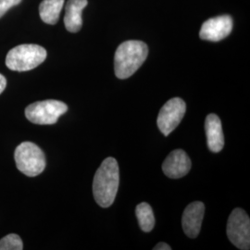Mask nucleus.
Returning <instances> with one entry per match:
<instances>
[{"label":"nucleus","mask_w":250,"mask_h":250,"mask_svg":"<svg viewBox=\"0 0 250 250\" xmlns=\"http://www.w3.org/2000/svg\"><path fill=\"white\" fill-rule=\"evenodd\" d=\"M120 184L119 165L114 158H107L97 170L93 182L96 202L102 208L112 205Z\"/></svg>","instance_id":"obj_1"},{"label":"nucleus","mask_w":250,"mask_h":250,"mask_svg":"<svg viewBox=\"0 0 250 250\" xmlns=\"http://www.w3.org/2000/svg\"><path fill=\"white\" fill-rule=\"evenodd\" d=\"M148 47L146 43L129 40L118 46L114 57V70L119 79L131 77L147 58Z\"/></svg>","instance_id":"obj_2"},{"label":"nucleus","mask_w":250,"mask_h":250,"mask_svg":"<svg viewBox=\"0 0 250 250\" xmlns=\"http://www.w3.org/2000/svg\"><path fill=\"white\" fill-rule=\"evenodd\" d=\"M46 56V50L41 45H20L9 50L6 58V65L11 71L27 72L44 62Z\"/></svg>","instance_id":"obj_3"},{"label":"nucleus","mask_w":250,"mask_h":250,"mask_svg":"<svg viewBox=\"0 0 250 250\" xmlns=\"http://www.w3.org/2000/svg\"><path fill=\"white\" fill-rule=\"evenodd\" d=\"M14 160L17 169L29 177L42 173L46 164L43 150L36 144L28 141L20 144L16 147Z\"/></svg>","instance_id":"obj_4"},{"label":"nucleus","mask_w":250,"mask_h":250,"mask_svg":"<svg viewBox=\"0 0 250 250\" xmlns=\"http://www.w3.org/2000/svg\"><path fill=\"white\" fill-rule=\"evenodd\" d=\"M67 110L68 106L62 101L48 99L27 106L25 117L28 121L36 125H54Z\"/></svg>","instance_id":"obj_5"},{"label":"nucleus","mask_w":250,"mask_h":250,"mask_svg":"<svg viewBox=\"0 0 250 250\" xmlns=\"http://www.w3.org/2000/svg\"><path fill=\"white\" fill-rule=\"evenodd\" d=\"M227 235L229 240L237 249H250V219L242 208H234L227 223Z\"/></svg>","instance_id":"obj_6"},{"label":"nucleus","mask_w":250,"mask_h":250,"mask_svg":"<svg viewBox=\"0 0 250 250\" xmlns=\"http://www.w3.org/2000/svg\"><path fill=\"white\" fill-rule=\"evenodd\" d=\"M186 102L180 98H173L164 104L157 119V125L165 136L175 130L186 114Z\"/></svg>","instance_id":"obj_7"},{"label":"nucleus","mask_w":250,"mask_h":250,"mask_svg":"<svg viewBox=\"0 0 250 250\" xmlns=\"http://www.w3.org/2000/svg\"><path fill=\"white\" fill-rule=\"evenodd\" d=\"M232 29V18L229 15H222L206 21L200 29L199 36L202 40L218 42L229 36Z\"/></svg>","instance_id":"obj_8"},{"label":"nucleus","mask_w":250,"mask_h":250,"mask_svg":"<svg viewBox=\"0 0 250 250\" xmlns=\"http://www.w3.org/2000/svg\"><path fill=\"white\" fill-rule=\"evenodd\" d=\"M191 165L192 163L188 154L183 149H175L170 152L163 161L162 170L169 178H182L189 172Z\"/></svg>","instance_id":"obj_9"},{"label":"nucleus","mask_w":250,"mask_h":250,"mask_svg":"<svg viewBox=\"0 0 250 250\" xmlns=\"http://www.w3.org/2000/svg\"><path fill=\"white\" fill-rule=\"evenodd\" d=\"M205 212V206L200 202L196 201L186 208L183 218L182 224L185 233L190 238H196L200 232L202 221Z\"/></svg>","instance_id":"obj_10"},{"label":"nucleus","mask_w":250,"mask_h":250,"mask_svg":"<svg viewBox=\"0 0 250 250\" xmlns=\"http://www.w3.org/2000/svg\"><path fill=\"white\" fill-rule=\"evenodd\" d=\"M205 131L208 147L210 151L218 153L224 146V135L222 122L216 114H208L206 118Z\"/></svg>","instance_id":"obj_11"},{"label":"nucleus","mask_w":250,"mask_h":250,"mask_svg":"<svg viewBox=\"0 0 250 250\" xmlns=\"http://www.w3.org/2000/svg\"><path fill=\"white\" fill-rule=\"evenodd\" d=\"M87 0H69L66 5L64 24L71 33H77L83 26L82 12L87 6Z\"/></svg>","instance_id":"obj_12"},{"label":"nucleus","mask_w":250,"mask_h":250,"mask_svg":"<svg viewBox=\"0 0 250 250\" xmlns=\"http://www.w3.org/2000/svg\"><path fill=\"white\" fill-rule=\"evenodd\" d=\"M64 0H43L39 6L41 20L47 24H56L60 19Z\"/></svg>","instance_id":"obj_13"},{"label":"nucleus","mask_w":250,"mask_h":250,"mask_svg":"<svg viewBox=\"0 0 250 250\" xmlns=\"http://www.w3.org/2000/svg\"><path fill=\"white\" fill-rule=\"evenodd\" d=\"M135 214L141 230L146 232L152 231L155 226V217L150 205L146 202L140 203L135 208Z\"/></svg>","instance_id":"obj_14"},{"label":"nucleus","mask_w":250,"mask_h":250,"mask_svg":"<svg viewBox=\"0 0 250 250\" xmlns=\"http://www.w3.org/2000/svg\"><path fill=\"white\" fill-rule=\"evenodd\" d=\"M23 250V244L16 233H10L0 240V250Z\"/></svg>","instance_id":"obj_15"},{"label":"nucleus","mask_w":250,"mask_h":250,"mask_svg":"<svg viewBox=\"0 0 250 250\" xmlns=\"http://www.w3.org/2000/svg\"><path fill=\"white\" fill-rule=\"evenodd\" d=\"M21 0H0V18L14 6H17Z\"/></svg>","instance_id":"obj_16"},{"label":"nucleus","mask_w":250,"mask_h":250,"mask_svg":"<svg viewBox=\"0 0 250 250\" xmlns=\"http://www.w3.org/2000/svg\"><path fill=\"white\" fill-rule=\"evenodd\" d=\"M154 250H171V248H170V246L168 245V244H166V243H163V242H161V243H159L158 245H156V247L153 249Z\"/></svg>","instance_id":"obj_17"},{"label":"nucleus","mask_w":250,"mask_h":250,"mask_svg":"<svg viewBox=\"0 0 250 250\" xmlns=\"http://www.w3.org/2000/svg\"><path fill=\"white\" fill-rule=\"evenodd\" d=\"M6 86H7V80L2 74H0V94L3 93V91L5 90Z\"/></svg>","instance_id":"obj_18"}]
</instances>
